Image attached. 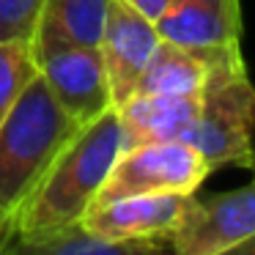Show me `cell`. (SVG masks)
Listing matches in <instances>:
<instances>
[{"mask_svg": "<svg viewBox=\"0 0 255 255\" xmlns=\"http://www.w3.org/2000/svg\"><path fill=\"white\" fill-rule=\"evenodd\" d=\"M206 74H209V63H206L200 50H189V47L162 39L156 44L154 55L145 63L132 96L134 94H173V96L200 94Z\"/></svg>", "mask_w": 255, "mask_h": 255, "instance_id": "obj_12", "label": "cell"}, {"mask_svg": "<svg viewBox=\"0 0 255 255\" xmlns=\"http://www.w3.org/2000/svg\"><path fill=\"white\" fill-rule=\"evenodd\" d=\"M192 195H132L107 203H91L80 225L91 233L124 242H162L170 250V236L181 222Z\"/></svg>", "mask_w": 255, "mask_h": 255, "instance_id": "obj_7", "label": "cell"}, {"mask_svg": "<svg viewBox=\"0 0 255 255\" xmlns=\"http://www.w3.org/2000/svg\"><path fill=\"white\" fill-rule=\"evenodd\" d=\"M39 74L74 124H88L113 107L99 44H69L33 52Z\"/></svg>", "mask_w": 255, "mask_h": 255, "instance_id": "obj_6", "label": "cell"}, {"mask_svg": "<svg viewBox=\"0 0 255 255\" xmlns=\"http://www.w3.org/2000/svg\"><path fill=\"white\" fill-rule=\"evenodd\" d=\"M124 3H129L134 11H140L143 17H148L156 22V19L167 11V6H170L173 0H124Z\"/></svg>", "mask_w": 255, "mask_h": 255, "instance_id": "obj_16", "label": "cell"}, {"mask_svg": "<svg viewBox=\"0 0 255 255\" xmlns=\"http://www.w3.org/2000/svg\"><path fill=\"white\" fill-rule=\"evenodd\" d=\"M159 41L162 39L154 19L143 17L124 0H110L99 50L107 69L113 107H121L132 96L134 85Z\"/></svg>", "mask_w": 255, "mask_h": 255, "instance_id": "obj_8", "label": "cell"}, {"mask_svg": "<svg viewBox=\"0 0 255 255\" xmlns=\"http://www.w3.org/2000/svg\"><path fill=\"white\" fill-rule=\"evenodd\" d=\"M17 239V228H14V217L6 214V211L0 209V255L8 253L11 242Z\"/></svg>", "mask_w": 255, "mask_h": 255, "instance_id": "obj_17", "label": "cell"}, {"mask_svg": "<svg viewBox=\"0 0 255 255\" xmlns=\"http://www.w3.org/2000/svg\"><path fill=\"white\" fill-rule=\"evenodd\" d=\"M39 74L30 44L0 41V121L6 118L17 96L28 88V83Z\"/></svg>", "mask_w": 255, "mask_h": 255, "instance_id": "obj_14", "label": "cell"}, {"mask_svg": "<svg viewBox=\"0 0 255 255\" xmlns=\"http://www.w3.org/2000/svg\"><path fill=\"white\" fill-rule=\"evenodd\" d=\"M209 74L200 88V107L187 143L211 170L225 165L250 167L255 132V85L239 47L200 50Z\"/></svg>", "mask_w": 255, "mask_h": 255, "instance_id": "obj_3", "label": "cell"}, {"mask_svg": "<svg viewBox=\"0 0 255 255\" xmlns=\"http://www.w3.org/2000/svg\"><path fill=\"white\" fill-rule=\"evenodd\" d=\"M167 244L162 242H124V239H107L99 233L85 231L83 225H72L52 236L41 239L36 244H28L19 253H39V255H145L162 253Z\"/></svg>", "mask_w": 255, "mask_h": 255, "instance_id": "obj_13", "label": "cell"}, {"mask_svg": "<svg viewBox=\"0 0 255 255\" xmlns=\"http://www.w3.org/2000/svg\"><path fill=\"white\" fill-rule=\"evenodd\" d=\"M44 0H0V41L30 44Z\"/></svg>", "mask_w": 255, "mask_h": 255, "instance_id": "obj_15", "label": "cell"}, {"mask_svg": "<svg viewBox=\"0 0 255 255\" xmlns=\"http://www.w3.org/2000/svg\"><path fill=\"white\" fill-rule=\"evenodd\" d=\"M233 253H236V255H255V236H253V239H247L244 244H239V247L233 250Z\"/></svg>", "mask_w": 255, "mask_h": 255, "instance_id": "obj_18", "label": "cell"}, {"mask_svg": "<svg viewBox=\"0 0 255 255\" xmlns=\"http://www.w3.org/2000/svg\"><path fill=\"white\" fill-rule=\"evenodd\" d=\"M250 170L255 173V145H253V159H250Z\"/></svg>", "mask_w": 255, "mask_h": 255, "instance_id": "obj_19", "label": "cell"}, {"mask_svg": "<svg viewBox=\"0 0 255 255\" xmlns=\"http://www.w3.org/2000/svg\"><path fill=\"white\" fill-rule=\"evenodd\" d=\"M200 107V94H134L118 110L121 151L156 140H184Z\"/></svg>", "mask_w": 255, "mask_h": 255, "instance_id": "obj_10", "label": "cell"}, {"mask_svg": "<svg viewBox=\"0 0 255 255\" xmlns=\"http://www.w3.org/2000/svg\"><path fill=\"white\" fill-rule=\"evenodd\" d=\"M80 129L36 74L0 121V209L17 217L55 154ZM17 228V225H14Z\"/></svg>", "mask_w": 255, "mask_h": 255, "instance_id": "obj_2", "label": "cell"}, {"mask_svg": "<svg viewBox=\"0 0 255 255\" xmlns=\"http://www.w3.org/2000/svg\"><path fill=\"white\" fill-rule=\"evenodd\" d=\"M255 236V181L231 192L189 200L170 236L178 255H225Z\"/></svg>", "mask_w": 255, "mask_h": 255, "instance_id": "obj_5", "label": "cell"}, {"mask_svg": "<svg viewBox=\"0 0 255 255\" xmlns=\"http://www.w3.org/2000/svg\"><path fill=\"white\" fill-rule=\"evenodd\" d=\"M159 39L189 50L239 47V0H173L156 19Z\"/></svg>", "mask_w": 255, "mask_h": 255, "instance_id": "obj_9", "label": "cell"}, {"mask_svg": "<svg viewBox=\"0 0 255 255\" xmlns=\"http://www.w3.org/2000/svg\"><path fill=\"white\" fill-rule=\"evenodd\" d=\"M118 154L121 118L116 107H110L94 121L83 124L41 173L39 184L14 217L17 239L8 253H19L28 244L77 225L96 200Z\"/></svg>", "mask_w": 255, "mask_h": 255, "instance_id": "obj_1", "label": "cell"}, {"mask_svg": "<svg viewBox=\"0 0 255 255\" xmlns=\"http://www.w3.org/2000/svg\"><path fill=\"white\" fill-rule=\"evenodd\" d=\"M211 173L206 159L187 140H156L116 156L94 203L132 195H195Z\"/></svg>", "mask_w": 255, "mask_h": 255, "instance_id": "obj_4", "label": "cell"}, {"mask_svg": "<svg viewBox=\"0 0 255 255\" xmlns=\"http://www.w3.org/2000/svg\"><path fill=\"white\" fill-rule=\"evenodd\" d=\"M110 0H44L33 33V52L69 44H99Z\"/></svg>", "mask_w": 255, "mask_h": 255, "instance_id": "obj_11", "label": "cell"}]
</instances>
